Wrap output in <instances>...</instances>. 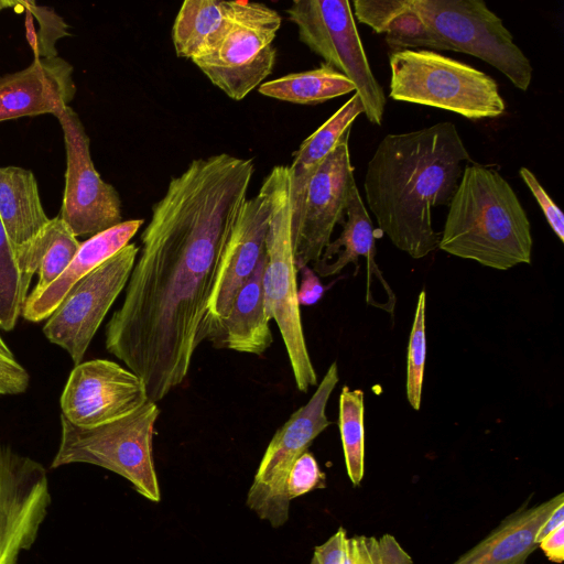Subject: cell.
I'll list each match as a JSON object with an SVG mask.
<instances>
[{
	"label": "cell",
	"mask_w": 564,
	"mask_h": 564,
	"mask_svg": "<svg viewBox=\"0 0 564 564\" xmlns=\"http://www.w3.org/2000/svg\"><path fill=\"white\" fill-rule=\"evenodd\" d=\"M393 100L445 109L471 120L497 118L506 102L486 73L431 50H403L389 56Z\"/></svg>",
	"instance_id": "obj_5"
},
{
	"label": "cell",
	"mask_w": 564,
	"mask_h": 564,
	"mask_svg": "<svg viewBox=\"0 0 564 564\" xmlns=\"http://www.w3.org/2000/svg\"><path fill=\"white\" fill-rule=\"evenodd\" d=\"M265 261L264 251L252 274L238 291L229 314L205 325L204 339L215 347L261 355L271 346V319L263 294Z\"/></svg>",
	"instance_id": "obj_18"
},
{
	"label": "cell",
	"mask_w": 564,
	"mask_h": 564,
	"mask_svg": "<svg viewBox=\"0 0 564 564\" xmlns=\"http://www.w3.org/2000/svg\"><path fill=\"white\" fill-rule=\"evenodd\" d=\"M365 404L364 391L344 386L339 395L338 425L346 470L354 486L365 473Z\"/></svg>",
	"instance_id": "obj_28"
},
{
	"label": "cell",
	"mask_w": 564,
	"mask_h": 564,
	"mask_svg": "<svg viewBox=\"0 0 564 564\" xmlns=\"http://www.w3.org/2000/svg\"><path fill=\"white\" fill-rule=\"evenodd\" d=\"M139 250L128 243L78 281L43 326L47 340L63 348L75 366L83 361L105 316L126 289Z\"/></svg>",
	"instance_id": "obj_11"
},
{
	"label": "cell",
	"mask_w": 564,
	"mask_h": 564,
	"mask_svg": "<svg viewBox=\"0 0 564 564\" xmlns=\"http://www.w3.org/2000/svg\"><path fill=\"white\" fill-rule=\"evenodd\" d=\"M411 0H354V17L376 33L386 34L391 23L404 12Z\"/></svg>",
	"instance_id": "obj_33"
},
{
	"label": "cell",
	"mask_w": 564,
	"mask_h": 564,
	"mask_svg": "<svg viewBox=\"0 0 564 564\" xmlns=\"http://www.w3.org/2000/svg\"><path fill=\"white\" fill-rule=\"evenodd\" d=\"M143 223V219L124 220L80 242L63 273L41 293L28 295L21 315L30 322L48 318L68 291L126 247Z\"/></svg>",
	"instance_id": "obj_19"
},
{
	"label": "cell",
	"mask_w": 564,
	"mask_h": 564,
	"mask_svg": "<svg viewBox=\"0 0 564 564\" xmlns=\"http://www.w3.org/2000/svg\"><path fill=\"white\" fill-rule=\"evenodd\" d=\"M159 415L158 404L148 400L132 413L95 427H79L61 416V440L51 467H102L127 479L142 497L159 502L161 491L153 458Z\"/></svg>",
	"instance_id": "obj_6"
},
{
	"label": "cell",
	"mask_w": 564,
	"mask_h": 564,
	"mask_svg": "<svg viewBox=\"0 0 564 564\" xmlns=\"http://www.w3.org/2000/svg\"><path fill=\"white\" fill-rule=\"evenodd\" d=\"M280 26L281 17L272 8L238 1L219 40L192 62L229 98L241 100L272 73Z\"/></svg>",
	"instance_id": "obj_9"
},
{
	"label": "cell",
	"mask_w": 564,
	"mask_h": 564,
	"mask_svg": "<svg viewBox=\"0 0 564 564\" xmlns=\"http://www.w3.org/2000/svg\"><path fill=\"white\" fill-rule=\"evenodd\" d=\"M376 238L377 232L356 185L350 194L341 234L326 246L321 258L313 263L312 269L318 276H332L339 273L349 263H354L358 270V259L365 257L367 261V302L370 297L372 279L376 275L388 293L389 304L394 308L395 296L375 262Z\"/></svg>",
	"instance_id": "obj_21"
},
{
	"label": "cell",
	"mask_w": 564,
	"mask_h": 564,
	"mask_svg": "<svg viewBox=\"0 0 564 564\" xmlns=\"http://www.w3.org/2000/svg\"><path fill=\"white\" fill-rule=\"evenodd\" d=\"M386 42L392 52L423 47V50L444 51L437 37L424 24L412 7L402 12L386 32Z\"/></svg>",
	"instance_id": "obj_32"
},
{
	"label": "cell",
	"mask_w": 564,
	"mask_h": 564,
	"mask_svg": "<svg viewBox=\"0 0 564 564\" xmlns=\"http://www.w3.org/2000/svg\"><path fill=\"white\" fill-rule=\"evenodd\" d=\"M563 502V492L533 507L524 502L452 564H527L539 547L535 538L541 525Z\"/></svg>",
	"instance_id": "obj_20"
},
{
	"label": "cell",
	"mask_w": 564,
	"mask_h": 564,
	"mask_svg": "<svg viewBox=\"0 0 564 564\" xmlns=\"http://www.w3.org/2000/svg\"><path fill=\"white\" fill-rule=\"evenodd\" d=\"M52 502L45 468L0 446V564H18L32 547Z\"/></svg>",
	"instance_id": "obj_13"
},
{
	"label": "cell",
	"mask_w": 564,
	"mask_h": 564,
	"mask_svg": "<svg viewBox=\"0 0 564 564\" xmlns=\"http://www.w3.org/2000/svg\"><path fill=\"white\" fill-rule=\"evenodd\" d=\"M253 172L251 159H196L152 207L105 346L143 380L155 403L183 383L204 340L216 273Z\"/></svg>",
	"instance_id": "obj_1"
},
{
	"label": "cell",
	"mask_w": 564,
	"mask_h": 564,
	"mask_svg": "<svg viewBox=\"0 0 564 564\" xmlns=\"http://www.w3.org/2000/svg\"><path fill=\"white\" fill-rule=\"evenodd\" d=\"M447 206L438 249L496 270L531 263L530 220L497 170L466 164Z\"/></svg>",
	"instance_id": "obj_3"
},
{
	"label": "cell",
	"mask_w": 564,
	"mask_h": 564,
	"mask_svg": "<svg viewBox=\"0 0 564 564\" xmlns=\"http://www.w3.org/2000/svg\"><path fill=\"white\" fill-rule=\"evenodd\" d=\"M364 113L357 93L329 119L306 138L294 153L290 174L291 234L296 229L306 196L308 183L322 162L339 141L349 133L355 119Z\"/></svg>",
	"instance_id": "obj_22"
},
{
	"label": "cell",
	"mask_w": 564,
	"mask_h": 564,
	"mask_svg": "<svg viewBox=\"0 0 564 564\" xmlns=\"http://www.w3.org/2000/svg\"><path fill=\"white\" fill-rule=\"evenodd\" d=\"M300 41L351 80L368 121L381 126L387 98L376 79L348 0H295L286 9Z\"/></svg>",
	"instance_id": "obj_7"
},
{
	"label": "cell",
	"mask_w": 564,
	"mask_h": 564,
	"mask_svg": "<svg viewBox=\"0 0 564 564\" xmlns=\"http://www.w3.org/2000/svg\"><path fill=\"white\" fill-rule=\"evenodd\" d=\"M561 525H564V502L557 506L541 525L535 538L536 543Z\"/></svg>",
	"instance_id": "obj_39"
},
{
	"label": "cell",
	"mask_w": 564,
	"mask_h": 564,
	"mask_svg": "<svg viewBox=\"0 0 564 564\" xmlns=\"http://www.w3.org/2000/svg\"><path fill=\"white\" fill-rule=\"evenodd\" d=\"M76 94L73 66L64 58H34L22 70L0 77V122L45 113L56 116Z\"/></svg>",
	"instance_id": "obj_17"
},
{
	"label": "cell",
	"mask_w": 564,
	"mask_h": 564,
	"mask_svg": "<svg viewBox=\"0 0 564 564\" xmlns=\"http://www.w3.org/2000/svg\"><path fill=\"white\" fill-rule=\"evenodd\" d=\"M545 556L555 563L564 561V525H561L539 542Z\"/></svg>",
	"instance_id": "obj_38"
},
{
	"label": "cell",
	"mask_w": 564,
	"mask_h": 564,
	"mask_svg": "<svg viewBox=\"0 0 564 564\" xmlns=\"http://www.w3.org/2000/svg\"><path fill=\"white\" fill-rule=\"evenodd\" d=\"M299 272L301 273V282L297 286L299 305L311 306L316 304L325 291L319 276L310 265L303 267Z\"/></svg>",
	"instance_id": "obj_37"
},
{
	"label": "cell",
	"mask_w": 564,
	"mask_h": 564,
	"mask_svg": "<svg viewBox=\"0 0 564 564\" xmlns=\"http://www.w3.org/2000/svg\"><path fill=\"white\" fill-rule=\"evenodd\" d=\"M15 4L23 7L28 12L26 39L35 58L58 56L55 43L72 35L68 32L69 25L52 8L40 7L33 1H18Z\"/></svg>",
	"instance_id": "obj_30"
},
{
	"label": "cell",
	"mask_w": 564,
	"mask_h": 564,
	"mask_svg": "<svg viewBox=\"0 0 564 564\" xmlns=\"http://www.w3.org/2000/svg\"><path fill=\"white\" fill-rule=\"evenodd\" d=\"M349 134H345L330 151L308 183L299 225L291 234L297 272L321 258L336 225L345 221L350 194L356 186Z\"/></svg>",
	"instance_id": "obj_15"
},
{
	"label": "cell",
	"mask_w": 564,
	"mask_h": 564,
	"mask_svg": "<svg viewBox=\"0 0 564 564\" xmlns=\"http://www.w3.org/2000/svg\"><path fill=\"white\" fill-rule=\"evenodd\" d=\"M149 400L143 380L107 359L82 361L70 371L59 399L61 416L79 427L119 420Z\"/></svg>",
	"instance_id": "obj_14"
},
{
	"label": "cell",
	"mask_w": 564,
	"mask_h": 564,
	"mask_svg": "<svg viewBox=\"0 0 564 564\" xmlns=\"http://www.w3.org/2000/svg\"><path fill=\"white\" fill-rule=\"evenodd\" d=\"M310 564H413V561L391 534L348 536L339 528L315 547Z\"/></svg>",
	"instance_id": "obj_26"
},
{
	"label": "cell",
	"mask_w": 564,
	"mask_h": 564,
	"mask_svg": "<svg viewBox=\"0 0 564 564\" xmlns=\"http://www.w3.org/2000/svg\"><path fill=\"white\" fill-rule=\"evenodd\" d=\"M339 381L334 361L306 404L299 408L274 433L247 495V506L261 520L280 528L289 519L286 479L296 459L332 422L326 405Z\"/></svg>",
	"instance_id": "obj_10"
},
{
	"label": "cell",
	"mask_w": 564,
	"mask_h": 564,
	"mask_svg": "<svg viewBox=\"0 0 564 564\" xmlns=\"http://www.w3.org/2000/svg\"><path fill=\"white\" fill-rule=\"evenodd\" d=\"M237 7L238 1H184L172 28L176 55L192 61L208 51L229 25Z\"/></svg>",
	"instance_id": "obj_25"
},
{
	"label": "cell",
	"mask_w": 564,
	"mask_h": 564,
	"mask_svg": "<svg viewBox=\"0 0 564 564\" xmlns=\"http://www.w3.org/2000/svg\"><path fill=\"white\" fill-rule=\"evenodd\" d=\"M66 149L65 188L58 217L75 237L94 236L122 221L121 200L115 187L96 171L90 141L70 106L55 116Z\"/></svg>",
	"instance_id": "obj_12"
},
{
	"label": "cell",
	"mask_w": 564,
	"mask_h": 564,
	"mask_svg": "<svg viewBox=\"0 0 564 564\" xmlns=\"http://www.w3.org/2000/svg\"><path fill=\"white\" fill-rule=\"evenodd\" d=\"M28 283L22 276L12 248L0 223V328L12 330L28 297Z\"/></svg>",
	"instance_id": "obj_29"
},
{
	"label": "cell",
	"mask_w": 564,
	"mask_h": 564,
	"mask_svg": "<svg viewBox=\"0 0 564 564\" xmlns=\"http://www.w3.org/2000/svg\"><path fill=\"white\" fill-rule=\"evenodd\" d=\"M269 217V200L260 188L257 196L243 202L232 225L208 301L205 325L229 314L238 291L265 251Z\"/></svg>",
	"instance_id": "obj_16"
},
{
	"label": "cell",
	"mask_w": 564,
	"mask_h": 564,
	"mask_svg": "<svg viewBox=\"0 0 564 564\" xmlns=\"http://www.w3.org/2000/svg\"><path fill=\"white\" fill-rule=\"evenodd\" d=\"M261 188L270 206L263 273L265 310L281 333L295 384L301 392H306L310 387L317 384V375L307 350L297 302L289 166H274Z\"/></svg>",
	"instance_id": "obj_4"
},
{
	"label": "cell",
	"mask_w": 564,
	"mask_h": 564,
	"mask_svg": "<svg viewBox=\"0 0 564 564\" xmlns=\"http://www.w3.org/2000/svg\"><path fill=\"white\" fill-rule=\"evenodd\" d=\"M473 163L449 121L387 134L367 164L364 192L379 230L399 250L421 259L438 248L432 210L446 206Z\"/></svg>",
	"instance_id": "obj_2"
},
{
	"label": "cell",
	"mask_w": 564,
	"mask_h": 564,
	"mask_svg": "<svg viewBox=\"0 0 564 564\" xmlns=\"http://www.w3.org/2000/svg\"><path fill=\"white\" fill-rule=\"evenodd\" d=\"M258 91L292 104L317 105L356 91V87L344 74L322 63L314 69L264 82L258 87Z\"/></svg>",
	"instance_id": "obj_27"
},
{
	"label": "cell",
	"mask_w": 564,
	"mask_h": 564,
	"mask_svg": "<svg viewBox=\"0 0 564 564\" xmlns=\"http://www.w3.org/2000/svg\"><path fill=\"white\" fill-rule=\"evenodd\" d=\"M325 487V475L319 469L315 457L303 453L292 466L286 479V495L290 501L311 490Z\"/></svg>",
	"instance_id": "obj_34"
},
{
	"label": "cell",
	"mask_w": 564,
	"mask_h": 564,
	"mask_svg": "<svg viewBox=\"0 0 564 564\" xmlns=\"http://www.w3.org/2000/svg\"><path fill=\"white\" fill-rule=\"evenodd\" d=\"M425 307L426 293L422 290L416 302L414 318L409 337L406 360L405 392L408 401L414 410L420 409L422 400V387L426 358Z\"/></svg>",
	"instance_id": "obj_31"
},
{
	"label": "cell",
	"mask_w": 564,
	"mask_h": 564,
	"mask_svg": "<svg viewBox=\"0 0 564 564\" xmlns=\"http://www.w3.org/2000/svg\"><path fill=\"white\" fill-rule=\"evenodd\" d=\"M519 174L540 205L551 229L560 241L564 242V215L562 210L551 199L535 175L528 167H520Z\"/></svg>",
	"instance_id": "obj_36"
},
{
	"label": "cell",
	"mask_w": 564,
	"mask_h": 564,
	"mask_svg": "<svg viewBox=\"0 0 564 564\" xmlns=\"http://www.w3.org/2000/svg\"><path fill=\"white\" fill-rule=\"evenodd\" d=\"M80 242L58 217L48 223L31 240L12 249L18 268L28 283L34 273L39 280L30 294H39L53 283L72 261Z\"/></svg>",
	"instance_id": "obj_24"
},
{
	"label": "cell",
	"mask_w": 564,
	"mask_h": 564,
	"mask_svg": "<svg viewBox=\"0 0 564 564\" xmlns=\"http://www.w3.org/2000/svg\"><path fill=\"white\" fill-rule=\"evenodd\" d=\"M29 383L28 370L18 361L0 334V397L24 393Z\"/></svg>",
	"instance_id": "obj_35"
},
{
	"label": "cell",
	"mask_w": 564,
	"mask_h": 564,
	"mask_svg": "<svg viewBox=\"0 0 564 564\" xmlns=\"http://www.w3.org/2000/svg\"><path fill=\"white\" fill-rule=\"evenodd\" d=\"M34 174L19 166L0 167V223L13 249L48 223Z\"/></svg>",
	"instance_id": "obj_23"
},
{
	"label": "cell",
	"mask_w": 564,
	"mask_h": 564,
	"mask_svg": "<svg viewBox=\"0 0 564 564\" xmlns=\"http://www.w3.org/2000/svg\"><path fill=\"white\" fill-rule=\"evenodd\" d=\"M412 7L444 51L478 57L502 73L518 89H529L533 72L529 58L484 1L412 0Z\"/></svg>",
	"instance_id": "obj_8"
}]
</instances>
